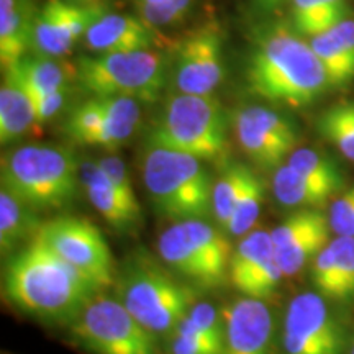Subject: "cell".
<instances>
[{"label": "cell", "instance_id": "6da1fadb", "mask_svg": "<svg viewBox=\"0 0 354 354\" xmlns=\"http://www.w3.org/2000/svg\"><path fill=\"white\" fill-rule=\"evenodd\" d=\"M3 292L28 315L48 322H74L99 290L35 236L8 261Z\"/></svg>", "mask_w": 354, "mask_h": 354}, {"label": "cell", "instance_id": "7a4b0ae2", "mask_svg": "<svg viewBox=\"0 0 354 354\" xmlns=\"http://www.w3.org/2000/svg\"><path fill=\"white\" fill-rule=\"evenodd\" d=\"M250 91L289 107H307L331 87L322 61L297 30L276 24L254 35L246 68Z\"/></svg>", "mask_w": 354, "mask_h": 354}, {"label": "cell", "instance_id": "3957f363", "mask_svg": "<svg viewBox=\"0 0 354 354\" xmlns=\"http://www.w3.org/2000/svg\"><path fill=\"white\" fill-rule=\"evenodd\" d=\"M76 156L59 145L33 143L2 156V187L35 210H61L81 187Z\"/></svg>", "mask_w": 354, "mask_h": 354}, {"label": "cell", "instance_id": "277c9868", "mask_svg": "<svg viewBox=\"0 0 354 354\" xmlns=\"http://www.w3.org/2000/svg\"><path fill=\"white\" fill-rule=\"evenodd\" d=\"M145 189L154 210L172 221L207 218L214 184L202 159L161 146H146L141 158Z\"/></svg>", "mask_w": 354, "mask_h": 354}, {"label": "cell", "instance_id": "5b68a950", "mask_svg": "<svg viewBox=\"0 0 354 354\" xmlns=\"http://www.w3.org/2000/svg\"><path fill=\"white\" fill-rule=\"evenodd\" d=\"M148 145L216 161L228 148V117L212 94H179L166 100L148 136Z\"/></svg>", "mask_w": 354, "mask_h": 354}, {"label": "cell", "instance_id": "8992f818", "mask_svg": "<svg viewBox=\"0 0 354 354\" xmlns=\"http://www.w3.org/2000/svg\"><path fill=\"white\" fill-rule=\"evenodd\" d=\"M118 279V300L154 336L174 333L197 302L192 289L149 261H131Z\"/></svg>", "mask_w": 354, "mask_h": 354}, {"label": "cell", "instance_id": "52a82bcc", "mask_svg": "<svg viewBox=\"0 0 354 354\" xmlns=\"http://www.w3.org/2000/svg\"><path fill=\"white\" fill-rule=\"evenodd\" d=\"M161 259L201 289H214L230 279L232 245L223 230L205 218L176 221L158 238Z\"/></svg>", "mask_w": 354, "mask_h": 354}, {"label": "cell", "instance_id": "ba28073f", "mask_svg": "<svg viewBox=\"0 0 354 354\" xmlns=\"http://www.w3.org/2000/svg\"><path fill=\"white\" fill-rule=\"evenodd\" d=\"M76 81L92 97H130L154 102L166 82V59L153 50L81 56Z\"/></svg>", "mask_w": 354, "mask_h": 354}, {"label": "cell", "instance_id": "9c48e42d", "mask_svg": "<svg viewBox=\"0 0 354 354\" xmlns=\"http://www.w3.org/2000/svg\"><path fill=\"white\" fill-rule=\"evenodd\" d=\"M73 335L92 354H159L154 335L118 299L95 295L73 322Z\"/></svg>", "mask_w": 354, "mask_h": 354}, {"label": "cell", "instance_id": "30bf717a", "mask_svg": "<svg viewBox=\"0 0 354 354\" xmlns=\"http://www.w3.org/2000/svg\"><path fill=\"white\" fill-rule=\"evenodd\" d=\"M35 236L77 269L97 287L107 289L115 282L113 256L100 230L77 216H57L41 223Z\"/></svg>", "mask_w": 354, "mask_h": 354}, {"label": "cell", "instance_id": "8fae6325", "mask_svg": "<svg viewBox=\"0 0 354 354\" xmlns=\"http://www.w3.org/2000/svg\"><path fill=\"white\" fill-rule=\"evenodd\" d=\"M284 354H342L344 328L326 299L304 292L290 300L282 333Z\"/></svg>", "mask_w": 354, "mask_h": 354}, {"label": "cell", "instance_id": "7c38bea8", "mask_svg": "<svg viewBox=\"0 0 354 354\" xmlns=\"http://www.w3.org/2000/svg\"><path fill=\"white\" fill-rule=\"evenodd\" d=\"M234 138L250 161L263 169H277L297 145V130L277 110L261 105L238 109L233 113Z\"/></svg>", "mask_w": 354, "mask_h": 354}, {"label": "cell", "instance_id": "4fadbf2b", "mask_svg": "<svg viewBox=\"0 0 354 354\" xmlns=\"http://www.w3.org/2000/svg\"><path fill=\"white\" fill-rule=\"evenodd\" d=\"M225 79L223 41L216 25L190 32L176 50L172 82L183 94H214Z\"/></svg>", "mask_w": 354, "mask_h": 354}, {"label": "cell", "instance_id": "5bb4252c", "mask_svg": "<svg viewBox=\"0 0 354 354\" xmlns=\"http://www.w3.org/2000/svg\"><path fill=\"white\" fill-rule=\"evenodd\" d=\"M104 12L105 8L97 3L81 6L64 0H50L37 13L30 51L48 57L68 55Z\"/></svg>", "mask_w": 354, "mask_h": 354}, {"label": "cell", "instance_id": "9a60e30c", "mask_svg": "<svg viewBox=\"0 0 354 354\" xmlns=\"http://www.w3.org/2000/svg\"><path fill=\"white\" fill-rule=\"evenodd\" d=\"M225 342L221 354H269L274 317L264 300L246 297L225 308Z\"/></svg>", "mask_w": 354, "mask_h": 354}, {"label": "cell", "instance_id": "2e32d148", "mask_svg": "<svg viewBox=\"0 0 354 354\" xmlns=\"http://www.w3.org/2000/svg\"><path fill=\"white\" fill-rule=\"evenodd\" d=\"M84 44L95 55L151 50L156 33L140 17L104 12L84 35Z\"/></svg>", "mask_w": 354, "mask_h": 354}, {"label": "cell", "instance_id": "e0dca14e", "mask_svg": "<svg viewBox=\"0 0 354 354\" xmlns=\"http://www.w3.org/2000/svg\"><path fill=\"white\" fill-rule=\"evenodd\" d=\"M312 284L326 300L354 297V236L331 240L312 261Z\"/></svg>", "mask_w": 354, "mask_h": 354}, {"label": "cell", "instance_id": "ac0fdd59", "mask_svg": "<svg viewBox=\"0 0 354 354\" xmlns=\"http://www.w3.org/2000/svg\"><path fill=\"white\" fill-rule=\"evenodd\" d=\"M81 187L88 202L99 212L110 227L118 232H130L141 221V214H136L115 189L112 180L105 176L97 161H84L79 167Z\"/></svg>", "mask_w": 354, "mask_h": 354}, {"label": "cell", "instance_id": "d6986e66", "mask_svg": "<svg viewBox=\"0 0 354 354\" xmlns=\"http://www.w3.org/2000/svg\"><path fill=\"white\" fill-rule=\"evenodd\" d=\"M308 43L322 61L331 87H346L354 81V20L344 19L308 38Z\"/></svg>", "mask_w": 354, "mask_h": 354}, {"label": "cell", "instance_id": "ffe728a7", "mask_svg": "<svg viewBox=\"0 0 354 354\" xmlns=\"http://www.w3.org/2000/svg\"><path fill=\"white\" fill-rule=\"evenodd\" d=\"M37 13L33 0H0V63L7 69L32 46Z\"/></svg>", "mask_w": 354, "mask_h": 354}, {"label": "cell", "instance_id": "44dd1931", "mask_svg": "<svg viewBox=\"0 0 354 354\" xmlns=\"http://www.w3.org/2000/svg\"><path fill=\"white\" fill-rule=\"evenodd\" d=\"M37 110L28 91L8 71L0 87V143H15L37 125Z\"/></svg>", "mask_w": 354, "mask_h": 354}, {"label": "cell", "instance_id": "7402d4cb", "mask_svg": "<svg viewBox=\"0 0 354 354\" xmlns=\"http://www.w3.org/2000/svg\"><path fill=\"white\" fill-rule=\"evenodd\" d=\"M12 73L21 82L32 99L69 91L71 81L76 79V68L59 63L48 56H25L19 63L3 69Z\"/></svg>", "mask_w": 354, "mask_h": 354}, {"label": "cell", "instance_id": "603a6c76", "mask_svg": "<svg viewBox=\"0 0 354 354\" xmlns=\"http://www.w3.org/2000/svg\"><path fill=\"white\" fill-rule=\"evenodd\" d=\"M272 190L276 201L289 209H318L335 194L331 189L300 174L287 162L274 172Z\"/></svg>", "mask_w": 354, "mask_h": 354}, {"label": "cell", "instance_id": "cb8c5ba5", "mask_svg": "<svg viewBox=\"0 0 354 354\" xmlns=\"http://www.w3.org/2000/svg\"><path fill=\"white\" fill-rule=\"evenodd\" d=\"M39 227L37 210L7 189H0V251L3 256L12 254L25 240H33Z\"/></svg>", "mask_w": 354, "mask_h": 354}, {"label": "cell", "instance_id": "d4e9b609", "mask_svg": "<svg viewBox=\"0 0 354 354\" xmlns=\"http://www.w3.org/2000/svg\"><path fill=\"white\" fill-rule=\"evenodd\" d=\"M272 259H276V251L271 233L264 230H251L233 250L230 281L238 290H241L246 282Z\"/></svg>", "mask_w": 354, "mask_h": 354}, {"label": "cell", "instance_id": "484cf974", "mask_svg": "<svg viewBox=\"0 0 354 354\" xmlns=\"http://www.w3.org/2000/svg\"><path fill=\"white\" fill-rule=\"evenodd\" d=\"M105 107V123L97 135L94 146L117 149L135 133L141 118L140 102L130 97H102Z\"/></svg>", "mask_w": 354, "mask_h": 354}, {"label": "cell", "instance_id": "4316f807", "mask_svg": "<svg viewBox=\"0 0 354 354\" xmlns=\"http://www.w3.org/2000/svg\"><path fill=\"white\" fill-rule=\"evenodd\" d=\"M330 220L325 215L307 232L286 243L284 246L276 248L274 251H276L277 264L281 266L284 276H295L310 261L315 259L318 253L330 243Z\"/></svg>", "mask_w": 354, "mask_h": 354}, {"label": "cell", "instance_id": "83f0119b", "mask_svg": "<svg viewBox=\"0 0 354 354\" xmlns=\"http://www.w3.org/2000/svg\"><path fill=\"white\" fill-rule=\"evenodd\" d=\"M294 28L312 38L348 19L346 0H290Z\"/></svg>", "mask_w": 354, "mask_h": 354}, {"label": "cell", "instance_id": "f1b7e54d", "mask_svg": "<svg viewBox=\"0 0 354 354\" xmlns=\"http://www.w3.org/2000/svg\"><path fill=\"white\" fill-rule=\"evenodd\" d=\"M251 169L246 165H230L225 169L220 179L214 184V194H212V215L218 225V228L227 232L230 218L240 201L243 190H245L248 179H250Z\"/></svg>", "mask_w": 354, "mask_h": 354}, {"label": "cell", "instance_id": "f546056e", "mask_svg": "<svg viewBox=\"0 0 354 354\" xmlns=\"http://www.w3.org/2000/svg\"><path fill=\"white\" fill-rule=\"evenodd\" d=\"M317 127L323 138L354 162V100L331 105L318 117Z\"/></svg>", "mask_w": 354, "mask_h": 354}, {"label": "cell", "instance_id": "4dcf8cb0", "mask_svg": "<svg viewBox=\"0 0 354 354\" xmlns=\"http://www.w3.org/2000/svg\"><path fill=\"white\" fill-rule=\"evenodd\" d=\"M287 165L308 177L310 180H315V183L331 189L335 194L343 189L344 180L339 167L336 166L333 159L315 151V149H295L287 158Z\"/></svg>", "mask_w": 354, "mask_h": 354}, {"label": "cell", "instance_id": "1f68e13d", "mask_svg": "<svg viewBox=\"0 0 354 354\" xmlns=\"http://www.w3.org/2000/svg\"><path fill=\"white\" fill-rule=\"evenodd\" d=\"M105 107L102 97H92L71 112L64 123V131L79 145L94 146V141L105 123Z\"/></svg>", "mask_w": 354, "mask_h": 354}, {"label": "cell", "instance_id": "d6a6232c", "mask_svg": "<svg viewBox=\"0 0 354 354\" xmlns=\"http://www.w3.org/2000/svg\"><path fill=\"white\" fill-rule=\"evenodd\" d=\"M264 201V184L261 177L253 171L240 201L234 207L232 218H230L227 232L233 236H245L253 230L254 223L259 218L261 205Z\"/></svg>", "mask_w": 354, "mask_h": 354}, {"label": "cell", "instance_id": "836d02e7", "mask_svg": "<svg viewBox=\"0 0 354 354\" xmlns=\"http://www.w3.org/2000/svg\"><path fill=\"white\" fill-rule=\"evenodd\" d=\"M194 0H135L138 17L153 28L177 24L187 15Z\"/></svg>", "mask_w": 354, "mask_h": 354}, {"label": "cell", "instance_id": "e575fe53", "mask_svg": "<svg viewBox=\"0 0 354 354\" xmlns=\"http://www.w3.org/2000/svg\"><path fill=\"white\" fill-rule=\"evenodd\" d=\"M221 351L223 348L203 335L187 315L171 336V354H221Z\"/></svg>", "mask_w": 354, "mask_h": 354}, {"label": "cell", "instance_id": "d590c367", "mask_svg": "<svg viewBox=\"0 0 354 354\" xmlns=\"http://www.w3.org/2000/svg\"><path fill=\"white\" fill-rule=\"evenodd\" d=\"M99 166L102 167V171L105 172V176L112 180V184L115 185V189L118 190V194L123 197L128 205L131 207L136 214H141V207L138 198H136L135 189H133V183L130 172L127 169L125 161L122 158L115 156V154H109V156L100 158Z\"/></svg>", "mask_w": 354, "mask_h": 354}, {"label": "cell", "instance_id": "8d00e7d4", "mask_svg": "<svg viewBox=\"0 0 354 354\" xmlns=\"http://www.w3.org/2000/svg\"><path fill=\"white\" fill-rule=\"evenodd\" d=\"M187 317L190 322L207 335L212 342L223 348L225 342V317L210 302H196L190 307Z\"/></svg>", "mask_w": 354, "mask_h": 354}, {"label": "cell", "instance_id": "74e56055", "mask_svg": "<svg viewBox=\"0 0 354 354\" xmlns=\"http://www.w3.org/2000/svg\"><path fill=\"white\" fill-rule=\"evenodd\" d=\"M330 227L338 236H354V187L348 189L330 209Z\"/></svg>", "mask_w": 354, "mask_h": 354}, {"label": "cell", "instance_id": "f35d334b", "mask_svg": "<svg viewBox=\"0 0 354 354\" xmlns=\"http://www.w3.org/2000/svg\"><path fill=\"white\" fill-rule=\"evenodd\" d=\"M68 94L69 91H59L55 92V94H48L43 97H37V99H32L35 104V110H37V122L46 123L48 120H51V118L64 107Z\"/></svg>", "mask_w": 354, "mask_h": 354}, {"label": "cell", "instance_id": "ab89813d", "mask_svg": "<svg viewBox=\"0 0 354 354\" xmlns=\"http://www.w3.org/2000/svg\"><path fill=\"white\" fill-rule=\"evenodd\" d=\"M261 6L266 7V8H271V7H276L277 3L284 2V0H258Z\"/></svg>", "mask_w": 354, "mask_h": 354}, {"label": "cell", "instance_id": "60d3db41", "mask_svg": "<svg viewBox=\"0 0 354 354\" xmlns=\"http://www.w3.org/2000/svg\"><path fill=\"white\" fill-rule=\"evenodd\" d=\"M71 2L81 3V6H95V2H99V0H71Z\"/></svg>", "mask_w": 354, "mask_h": 354}, {"label": "cell", "instance_id": "b9f144b4", "mask_svg": "<svg viewBox=\"0 0 354 354\" xmlns=\"http://www.w3.org/2000/svg\"><path fill=\"white\" fill-rule=\"evenodd\" d=\"M349 354H354V343H353V348H351V351H349Z\"/></svg>", "mask_w": 354, "mask_h": 354}]
</instances>
